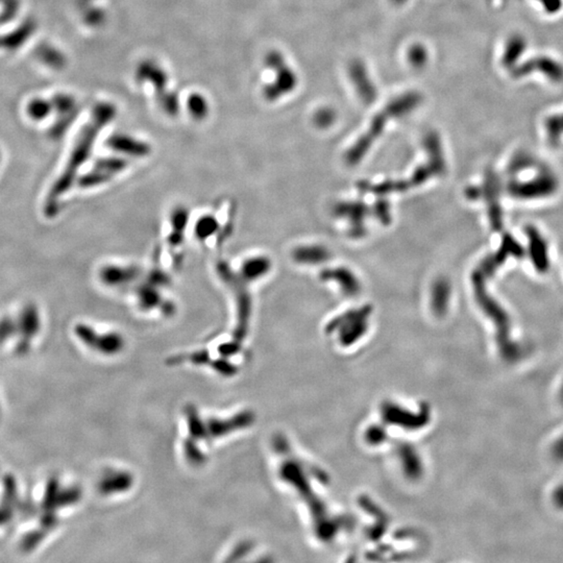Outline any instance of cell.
I'll return each mask as SVG.
<instances>
[{
  "mask_svg": "<svg viewBox=\"0 0 563 563\" xmlns=\"http://www.w3.org/2000/svg\"><path fill=\"white\" fill-rule=\"evenodd\" d=\"M115 115H116L115 107L109 102L98 105L93 110L90 120L82 127L80 135L76 138L63 172L57 177V181L53 184L47 195L45 214L48 217H53L59 211L62 197L70 190V188L76 181L78 170L90 158L98 136L102 133V129L113 120Z\"/></svg>",
  "mask_w": 563,
  "mask_h": 563,
  "instance_id": "cell-1",
  "label": "cell"
},
{
  "mask_svg": "<svg viewBox=\"0 0 563 563\" xmlns=\"http://www.w3.org/2000/svg\"><path fill=\"white\" fill-rule=\"evenodd\" d=\"M217 274L224 283L232 289L238 308V321L235 330L234 338L237 341H242L247 332L249 315H251V301L244 287V280L233 271L226 262L220 261L217 264Z\"/></svg>",
  "mask_w": 563,
  "mask_h": 563,
  "instance_id": "cell-2",
  "label": "cell"
},
{
  "mask_svg": "<svg viewBox=\"0 0 563 563\" xmlns=\"http://www.w3.org/2000/svg\"><path fill=\"white\" fill-rule=\"evenodd\" d=\"M74 331H75L78 339L82 340L89 348L98 350L102 354H118L125 348V339L123 336L115 332L98 334L92 328L84 325V323L76 325Z\"/></svg>",
  "mask_w": 563,
  "mask_h": 563,
  "instance_id": "cell-3",
  "label": "cell"
},
{
  "mask_svg": "<svg viewBox=\"0 0 563 563\" xmlns=\"http://www.w3.org/2000/svg\"><path fill=\"white\" fill-rule=\"evenodd\" d=\"M141 274L137 266L106 265L100 269V278L105 285L118 287L131 284Z\"/></svg>",
  "mask_w": 563,
  "mask_h": 563,
  "instance_id": "cell-4",
  "label": "cell"
},
{
  "mask_svg": "<svg viewBox=\"0 0 563 563\" xmlns=\"http://www.w3.org/2000/svg\"><path fill=\"white\" fill-rule=\"evenodd\" d=\"M251 422H253V414L249 412H243L231 420H210L206 424V431H207L206 439H215L217 437L224 436L229 433H232L233 431L249 426Z\"/></svg>",
  "mask_w": 563,
  "mask_h": 563,
  "instance_id": "cell-5",
  "label": "cell"
},
{
  "mask_svg": "<svg viewBox=\"0 0 563 563\" xmlns=\"http://www.w3.org/2000/svg\"><path fill=\"white\" fill-rule=\"evenodd\" d=\"M136 296H137L138 305L143 310L161 309L162 312L167 315L175 313V306L171 303L165 302L157 286L150 283L144 284L138 288Z\"/></svg>",
  "mask_w": 563,
  "mask_h": 563,
  "instance_id": "cell-6",
  "label": "cell"
},
{
  "mask_svg": "<svg viewBox=\"0 0 563 563\" xmlns=\"http://www.w3.org/2000/svg\"><path fill=\"white\" fill-rule=\"evenodd\" d=\"M109 148L119 154H127L135 158H144L152 152L150 145L141 140L125 135H114L108 140Z\"/></svg>",
  "mask_w": 563,
  "mask_h": 563,
  "instance_id": "cell-7",
  "label": "cell"
},
{
  "mask_svg": "<svg viewBox=\"0 0 563 563\" xmlns=\"http://www.w3.org/2000/svg\"><path fill=\"white\" fill-rule=\"evenodd\" d=\"M36 24L33 20H26L22 26L16 28L14 32L0 37V48L8 51H15L26 42L28 38L34 34Z\"/></svg>",
  "mask_w": 563,
  "mask_h": 563,
  "instance_id": "cell-8",
  "label": "cell"
},
{
  "mask_svg": "<svg viewBox=\"0 0 563 563\" xmlns=\"http://www.w3.org/2000/svg\"><path fill=\"white\" fill-rule=\"evenodd\" d=\"M189 222V211L185 207H179L172 212L170 216V226L172 232L168 236L169 247H181L184 241L187 224Z\"/></svg>",
  "mask_w": 563,
  "mask_h": 563,
  "instance_id": "cell-9",
  "label": "cell"
},
{
  "mask_svg": "<svg viewBox=\"0 0 563 563\" xmlns=\"http://www.w3.org/2000/svg\"><path fill=\"white\" fill-rule=\"evenodd\" d=\"M133 481L131 474L127 472L111 473L100 482V490L106 494L123 492L131 488Z\"/></svg>",
  "mask_w": 563,
  "mask_h": 563,
  "instance_id": "cell-10",
  "label": "cell"
},
{
  "mask_svg": "<svg viewBox=\"0 0 563 563\" xmlns=\"http://www.w3.org/2000/svg\"><path fill=\"white\" fill-rule=\"evenodd\" d=\"M220 224L217 218L211 215V214H207V215L202 216L197 220L195 228V236L199 240L206 241L214 236L220 231Z\"/></svg>",
  "mask_w": 563,
  "mask_h": 563,
  "instance_id": "cell-11",
  "label": "cell"
},
{
  "mask_svg": "<svg viewBox=\"0 0 563 563\" xmlns=\"http://www.w3.org/2000/svg\"><path fill=\"white\" fill-rule=\"evenodd\" d=\"M186 414H187L190 438L195 439V440L206 439V437H207L206 422H204L202 418H199L197 410L190 406V407H188L187 410H186Z\"/></svg>",
  "mask_w": 563,
  "mask_h": 563,
  "instance_id": "cell-12",
  "label": "cell"
},
{
  "mask_svg": "<svg viewBox=\"0 0 563 563\" xmlns=\"http://www.w3.org/2000/svg\"><path fill=\"white\" fill-rule=\"evenodd\" d=\"M268 265H269L268 262L262 258L249 260L243 264L242 268H241V278L244 280H255L265 274L266 270L268 269Z\"/></svg>",
  "mask_w": 563,
  "mask_h": 563,
  "instance_id": "cell-13",
  "label": "cell"
},
{
  "mask_svg": "<svg viewBox=\"0 0 563 563\" xmlns=\"http://www.w3.org/2000/svg\"><path fill=\"white\" fill-rule=\"evenodd\" d=\"M37 55L41 61L53 68H61L65 63V57L57 49L51 45H40L36 51Z\"/></svg>",
  "mask_w": 563,
  "mask_h": 563,
  "instance_id": "cell-14",
  "label": "cell"
},
{
  "mask_svg": "<svg viewBox=\"0 0 563 563\" xmlns=\"http://www.w3.org/2000/svg\"><path fill=\"white\" fill-rule=\"evenodd\" d=\"M21 325L26 335L32 336L37 333L40 325V319L36 307L30 305L24 309L21 315Z\"/></svg>",
  "mask_w": 563,
  "mask_h": 563,
  "instance_id": "cell-15",
  "label": "cell"
},
{
  "mask_svg": "<svg viewBox=\"0 0 563 563\" xmlns=\"http://www.w3.org/2000/svg\"><path fill=\"white\" fill-rule=\"evenodd\" d=\"M51 108H53V105L51 102H47L43 98H35L28 102L26 111L30 118L34 120H42L45 117L48 116Z\"/></svg>",
  "mask_w": 563,
  "mask_h": 563,
  "instance_id": "cell-16",
  "label": "cell"
},
{
  "mask_svg": "<svg viewBox=\"0 0 563 563\" xmlns=\"http://www.w3.org/2000/svg\"><path fill=\"white\" fill-rule=\"evenodd\" d=\"M185 454L186 457L191 463L195 465H199L203 464L205 461V456L202 453L201 449L197 447V440L190 438L185 443Z\"/></svg>",
  "mask_w": 563,
  "mask_h": 563,
  "instance_id": "cell-17",
  "label": "cell"
},
{
  "mask_svg": "<svg viewBox=\"0 0 563 563\" xmlns=\"http://www.w3.org/2000/svg\"><path fill=\"white\" fill-rule=\"evenodd\" d=\"M189 110L191 114L197 119H203L208 112V106L206 100L201 96H193L189 100Z\"/></svg>",
  "mask_w": 563,
  "mask_h": 563,
  "instance_id": "cell-18",
  "label": "cell"
},
{
  "mask_svg": "<svg viewBox=\"0 0 563 563\" xmlns=\"http://www.w3.org/2000/svg\"><path fill=\"white\" fill-rule=\"evenodd\" d=\"M51 105L57 112L63 114V113L72 112L75 104H74V100L71 96L60 94V96H55V98L51 102Z\"/></svg>",
  "mask_w": 563,
  "mask_h": 563,
  "instance_id": "cell-19",
  "label": "cell"
},
{
  "mask_svg": "<svg viewBox=\"0 0 563 563\" xmlns=\"http://www.w3.org/2000/svg\"><path fill=\"white\" fill-rule=\"evenodd\" d=\"M550 456L556 463L563 464V431L553 439L550 445Z\"/></svg>",
  "mask_w": 563,
  "mask_h": 563,
  "instance_id": "cell-20",
  "label": "cell"
},
{
  "mask_svg": "<svg viewBox=\"0 0 563 563\" xmlns=\"http://www.w3.org/2000/svg\"><path fill=\"white\" fill-rule=\"evenodd\" d=\"M550 501L556 510L563 512V482L556 484L551 490Z\"/></svg>",
  "mask_w": 563,
  "mask_h": 563,
  "instance_id": "cell-21",
  "label": "cell"
},
{
  "mask_svg": "<svg viewBox=\"0 0 563 563\" xmlns=\"http://www.w3.org/2000/svg\"><path fill=\"white\" fill-rule=\"evenodd\" d=\"M212 366L214 367L215 370L224 375H233L236 373L237 370L236 366L231 364V362H229L226 358H220L212 361Z\"/></svg>",
  "mask_w": 563,
  "mask_h": 563,
  "instance_id": "cell-22",
  "label": "cell"
},
{
  "mask_svg": "<svg viewBox=\"0 0 563 563\" xmlns=\"http://www.w3.org/2000/svg\"><path fill=\"white\" fill-rule=\"evenodd\" d=\"M239 350H240V342L237 341V340L233 342H226V343L222 344L218 348L220 356L224 357V358L233 356V355L237 354Z\"/></svg>",
  "mask_w": 563,
  "mask_h": 563,
  "instance_id": "cell-23",
  "label": "cell"
},
{
  "mask_svg": "<svg viewBox=\"0 0 563 563\" xmlns=\"http://www.w3.org/2000/svg\"><path fill=\"white\" fill-rule=\"evenodd\" d=\"M189 360L193 361L195 364H208V363L211 362V358H210L208 350L195 352V354L189 357Z\"/></svg>",
  "mask_w": 563,
  "mask_h": 563,
  "instance_id": "cell-24",
  "label": "cell"
},
{
  "mask_svg": "<svg viewBox=\"0 0 563 563\" xmlns=\"http://www.w3.org/2000/svg\"><path fill=\"white\" fill-rule=\"evenodd\" d=\"M557 401L558 403L560 404L561 406L563 407V378L561 379L560 382L558 384V388H557Z\"/></svg>",
  "mask_w": 563,
  "mask_h": 563,
  "instance_id": "cell-25",
  "label": "cell"
}]
</instances>
